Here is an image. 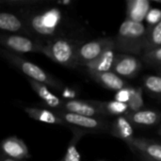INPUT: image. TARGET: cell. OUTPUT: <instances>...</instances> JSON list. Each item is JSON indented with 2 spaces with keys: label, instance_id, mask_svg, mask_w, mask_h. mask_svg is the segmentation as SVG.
<instances>
[{
  "label": "cell",
  "instance_id": "3",
  "mask_svg": "<svg viewBox=\"0 0 161 161\" xmlns=\"http://www.w3.org/2000/svg\"><path fill=\"white\" fill-rule=\"evenodd\" d=\"M1 54L3 58H5L10 64H12L21 72H23L25 75H27L28 78L44 84L46 86H50L54 89L61 88V83L59 81H58L53 75H51L47 72L43 71L38 65L6 49H2Z\"/></svg>",
  "mask_w": 161,
  "mask_h": 161
},
{
  "label": "cell",
  "instance_id": "22",
  "mask_svg": "<svg viewBox=\"0 0 161 161\" xmlns=\"http://www.w3.org/2000/svg\"><path fill=\"white\" fill-rule=\"evenodd\" d=\"M161 46V21L157 24L156 25H153L148 28L145 45H144V51H150L156 48H158Z\"/></svg>",
  "mask_w": 161,
  "mask_h": 161
},
{
  "label": "cell",
  "instance_id": "15",
  "mask_svg": "<svg viewBox=\"0 0 161 161\" xmlns=\"http://www.w3.org/2000/svg\"><path fill=\"white\" fill-rule=\"evenodd\" d=\"M151 10V3L148 0H127L126 19L133 22L142 23Z\"/></svg>",
  "mask_w": 161,
  "mask_h": 161
},
{
  "label": "cell",
  "instance_id": "28",
  "mask_svg": "<svg viewBox=\"0 0 161 161\" xmlns=\"http://www.w3.org/2000/svg\"><path fill=\"white\" fill-rule=\"evenodd\" d=\"M0 161H20V160H15V159H11L4 155H1V158H0Z\"/></svg>",
  "mask_w": 161,
  "mask_h": 161
},
{
  "label": "cell",
  "instance_id": "23",
  "mask_svg": "<svg viewBox=\"0 0 161 161\" xmlns=\"http://www.w3.org/2000/svg\"><path fill=\"white\" fill-rule=\"evenodd\" d=\"M129 112H136L142 110L144 102L142 98V88H132L131 96L127 103Z\"/></svg>",
  "mask_w": 161,
  "mask_h": 161
},
{
  "label": "cell",
  "instance_id": "1",
  "mask_svg": "<svg viewBox=\"0 0 161 161\" xmlns=\"http://www.w3.org/2000/svg\"><path fill=\"white\" fill-rule=\"evenodd\" d=\"M148 29L142 23L125 19L114 38L116 50L127 55H139L144 51Z\"/></svg>",
  "mask_w": 161,
  "mask_h": 161
},
{
  "label": "cell",
  "instance_id": "11",
  "mask_svg": "<svg viewBox=\"0 0 161 161\" xmlns=\"http://www.w3.org/2000/svg\"><path fill=\"white\" fill-rule=\"evenodd\" d=\"M132 151L139 153L145 161H161V143L159 142L135 138Z\"/></svg>",
  "mask_w": 161,
  "mask_h": 161
},
{
  "label": "cell",
  "instance_id": "16",
  "mask_svg": "<svg viewBox=\"0 0 161 161\" xmlns=\"http://www.w3.org/2000/svg\"><path fill=\"white\" fill-rule=\"evenodd\" d=\"M0 28L4 31L30 35L31 32L24 20L9 12L0 13Z\"/></svg>",
  "mask_w": 161,
  "mask_h": 161
},
{
  "label": "cell",
  "instance_id": "31",
  "mask_svg": "<svg viewBox=\"0 0 161 161\" xmlns=\"http://www.w3.org/2000/svg\"><path fill=\"white\" fill-rule=\"evenodd\" d=\"M98 161H105V160H98Z\"/></svg>",
  "mask_w": 161,
  "mask_h": 161
},
{
  "label": "cell",
  "instance_id": "24",
  "mask_svg": "<svg viewBox=\"0 0 161 161\" xmlns=\"http://www.w3.org/2000/svg\"><path fill=\"white\" fill-rule=\"evenodd\" d=\"M143 85L152 94L161 97V75H150L144 77Z\"/></svg>",
  "mask_w": 161,
  "mask_h": 161
},
{
  "label": "cell",
  "instance_id": "5",
  "mask_svg": "<svg viewBox=\"0 0 161 161\" xmlns=\"http://www.w3.org/2000/svg\"><path fill=\"white\" fill-rule=\"evenodd\" d=\"M108 49H116L114 38H102L86 42L78 47L76 55L77 66H85L95 60Z\"/></svg>",
  "mask_w": 161,
  "mask_h": 161
},
{
  "label": "cell",
  "instance_id": "19",
  "mask_svg": "<svg viewBox=\"0 0 161 161\" xmlns=\"http://www.w3.org/2000/svg\"><path fill=\"white\" fill-rule=\"evenodd\" d=\"M25 111L30 118H32L38 122L50 124V125H67L54 111H50V110L39 108H31V107L25 108Z\"/></svg>",
  "mask_w": 161,
  "mask_h": 161
},
{
  "label": "cell",
  "instance_id": "13",
  "mask_svg": "<svg viewBox=\"0 0 161 161\" xmlns=\"http://www.w3.org/2000/svg\"><path fill=\"white\" fill-rule=\"evenodd\" d=\"M112 135L124 141L131 150L133 149V143L135 141L134 131L132 124L125 115L119 116L114 122L112 126Z\"/></svg>",
  "mask_w": 161,
  "mask_h": 161
},
{
  "label": "cell",
  "instance_id": "21",
  "mask_svg": "<svg viewBox=\"0 0 161 161\" xmlns=\"http://www.w3.org/2000/svg\"><path fill=\"white\" fill-rule=\"evenodd\" d=\"M94 104L100 108L103 115H125L129 108L128 105L125 103H121L118 101H108V102H100L93 101Z\"/></svg>",
  "mask_w": 161,
  "mask_h": 161
},
{
  "label": "cell",
  "instance_id": "4",
  "mask_svg": "<svg viewBox=\"0 0 161 161\" xmlns=\"http://www.w3.org/2000/svg\"><path fill=\"white\" fill-rule=\"evenodd\" d=\"M78 47L63 38H53L44 44L42 54L54 62L65 67H76V55Z\"/></svg>",
  "mask_w": 161,
  "mask_h": 161
},
{
  "label": "cell",
  "instance_id": "8",
  "mask_svg": "<svg viewBox=\"0 0 161 161\" xmlns=\"http://www.w3.org/2000/svg\"><path fill=\"white\" fill-rule=\"evenodd\" d=\"M142 69V62L132 55L117 54L111 72L121 77L133 78Z\"/></svg>",
  "mask_w": 161,
  "mask_h": 161
},
{
  "label": "cell",
  "instance_id": "26",
  "mask_svg": "<svg viewBox=\"0 0 161 161\" xmlns=\"http://www.w3.org/2000/svg\"><path fill=\"white\" fill-rule=\"evenodd\" d=\"M131 90H132L131 87H125L121 91L117 92L115 94V101L127 104L131 96Z\"/></svg>",
  "mask_w": 161,
  "mask_h": 161
},
{
  "label": "cell",
  "instance_id": "27",
  "mask_svg": "<svg viewBox=\"0 0 161 161\" xmlns=\"http://www.w3.org/2000/svg\"><path fill=\"white\" fill-rule=\"evenodd\" d=\"M145 20L151 26L156 25L161 21V10L158 8H151Z\"/></svg>",
  "mask_w": 161,
  "mask_h": 161
},
{
  "label": "cell",
  "instance_id": "18",
  "mask_svg": "<svg viewBox=\"0 0 161 161\" xmlns=\"http://www.w3.org/2000/svg\"><path fill=\"white\" fill-rule=\"evenodd\" d=\"M115 50L116 49H108L105 53H103L99 58H97L95 60L87 64L86 68L88 69V71L98 72V73L111 72L117 55Z\"/></svg>",
  "mask_w": 161,
  "mask_h": 161
},
{
  "label": "cell",
  "instance_id": "30",
  "mask_svg": "<svg viewBox=\"0 0 161 161\" xmlns=\"http://www.w3.org/2000/svg\"><path fill=\"white\" fill-rule=\"evenodd\" d=\"M156 2H157V3H160L161 4V0H156Z\"/></svg>",
  "mask_w": 161,
  "mask_h": 161
},
{
  "label": "cell",
  "instance_id": "29",
  "mask_svg": "<svg viewBox=\"0 0 161 161\" xmlns=\"http://www.w3.org/2000/svg\"><path fill=\"white\" fill-rule=\"evenodd\" d=\"M158 134L159 136H161V126L158 128Z\"/></svg>",
  "mask_w": 161,
  "mask_h": 161
},
{
  "label": "cell",
  "instance_id": "6",
  "mask_svg": "<svg viewBox=\"0 0 161 161\" xmlns=\"http://www.w3.org/2000/svg\"><path fill=\"white\" fill-rule=\"evenodd\" d=\"M1 45L8 51L15 54L23 53H42L44 44L37 40L24 35H6L3 34L0 39Z\"/></svg>",
  "mask_w": 161,
  "mask_h": 161
},
{
  "label": "cell",
  "instance_id": "2",
  "mask_svg": "<svg viewBox=\"0 0 161 161\" xmlns=\"http://www.w3.org/2000/svg\"><path fill=\"white\" fill-rule=\"evenodd\" d=\"M30 32L42 38L53 39L61 22V11L58 8H49L42 12H28L21 16Z\"/></svg>",
  "mask_w": 161,
  "mask_h": 161
},
{
  "label": "cell",
  "instance_id": "14",
  "mask_svg": "<svg viewBox=\"0 0 161 161\" xmlns=\"http://www.w3.org/2000/svg\"><path fill=\"white\" fill-rule=\"evenodd\" d=\"M128 121L140 126H151L158 125L161 120V112L153 109H142L136 112H127L125 115Z\"/></svg>",
  "mask_w": 161,
  "mask_h": 161
},
{
  "label": "cell",
  "instance_id": "20",
  "mask_svg": "<svg viewBox=\"0 0 161 161\" xmlns=\"http://www.w3.org/2000/svg\"><path fill=\"white\" fill-rule=\"evenodd\" d=\"M71 128L74 133L73 138L68 145L65 156L63 157V158L61 160L59 161H81V157L78 152L77 146H78V143H79L81 138L84 135V132L80 128H76V127L73 128L72 126H71Z\"/></svg>",
  "mask_w": 161,
  "mask_h": 161
},
{
  "label": "cell",
  "instance_id": "7",
  "mask_svg": "<svg viewBox=\"0 0 161 161\" xmlns=\"http://www.w3.org/2000/svg\"><path fill=\"white\" fill-rule=\"evenodd\" d=\"M55 112L70 126H75L76 128L80 127L90 130H101L107 129L108 127L107 123L99 118L82 116L75 113L66 112L63 110H56Z\"/></svg>",
  "mask_w": 161,
  "mask_h": 161
},
{
  "label": "cell",
  "instance_id": "9",
  "mask_svg": "<svg viewBox=\"0 0 161 161\" xmlns=\"http://www.w3.org/2000/svg\"><path fill=\"white\" fill-rule=\"evenodd\" d=\"M2 155L15 160L24 161L30 158V154L24 141L17 137H8L1 142Z\"/></svg>",
  "mask_w": 161,
  "mask_h": 161
},
{
  "label": "cell",
  "instance_id": "10",
  "mask_svg": "<svg viewBox=\"0 0 161 161\" xmlns=\"http://www.w3.org/2000/svg\"><path fill=\"white\" fill-rule=\"evenodd\" d=\"M60 110L82 115V116L94 117V118L103 116L102 111L94 104L93 101H82L77 99L64 101L62 108Z\"/></svg>",
  "mask_w": 161,
  "mask_h": 161
},
{
  "label": "cell",
  "instance_id": "25",
  "mask_svg": "<svg viewBox=\"0 0 161 161\" xmlns=\"http://www.w3.org/2000/svg\"><path fill=\"white\" fill-rule=\"evenodd\" d=\"M142 59L150 65L161 66V46L158 48L143 52Z\"/></svg>",
  "mask_w": 161,
  "mask_h": 161
},
{
  "label": "cell",
  "instance_id": "12",
  "mask_svg": "<svg viewBox=\"0 0 161 161\" xmlns=\"http://www.w3.org/2000/svg\"><path fill=\"white\" fill-rule=\"evenodd\" d=\"M88 73L94 81H96L99 85L103 86L108 90L119 92L122 89L125 88V80L113 72L98 73V72L88 71Z\"/></svg>",
  "mask_w": 161,
  "mask_h": 161
},
{
  "label": "cell",
  "instance_id": "17",
  "mask_svg": "<svg viewBox=\"0 0 161 161\" xmlns=\"http://www.w3.org/2000/svg\"><path fill=\"white\" fill-rule=\"evenodd\" d=\"M28 83L33 89V91L36 92V94L50 108H55L56 110H60L62 108L64 101H62L59 97L56 96L54 93H52L46 85L42 84L40 82H37L35 80H32L28 78Z\"/></svg>",
  "mask_w": 161,
  "mask_h": 161
}]
</instances>
